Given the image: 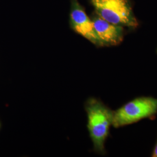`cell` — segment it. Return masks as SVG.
I'll list each match as a JSON object with an SVG mask.
<instances>
[{"mask_svg": "<svg viewBox=\"0 0 157 157\" xmlns=\"http://www.w3.org/2000/svg\"><path fill=\"white\" fill-rule=\"evenodd\" d=\"M88 117V129L95 151L104 152V144L112 124L113 112L94 98L89 100L86 105Z\"/></svg>", "mask_w": 157, "mask_h": 157, "instance_id": "obj_1", "label": "cell"}, {"mask_svg": "<svg viewBox=\"0 0 157 157\" xmlns=\"http://www.w3.org/2000/svg\"><path fill=\"white\" fill-rule=\"evenodd\" d=\"M92 20L102 46L117 45L122 42L124 38L123 26L108 22L97 15Z\"/></svg>", "mask_w": 157, "mask_h": 157, "instance_id": "obj_5", "label": "cell"}, {"mask_svg": "<svg viewBox=\"0 0 157 157\" xmlns=\"http://www.w3.org/2000/svg\"><path fill=\"white\" fill-rule=\"evenodd\" d=\"M152 156L153 157H157V143L156 146L155 147V148H154V152L152 153Z\"/></svg>", "mask_w": 157, "mask_h": 157, "instance_id": "obj_6", "label": "cell"}, {"mask_svg": "<svg viewBox=\"0 0 157 157\" xmlns=\"http://www.w3.org/2000/svg\"><path fill=\"white\" fill-rule=\"evenodd\" d=\"M157 112V99L141 97L130 101L113 112L112 125L119 128L150 117Z\"/></svg>", "mask_w": 157, "mask_h": 157, "instance_id": "obj_3", "label": "cell"}, {"mask_svg": "<svg viewBox=\"0 0 157 157\" xmlns=\"http://www.w3.org/2000/svg\"><path fill=\"white\" fill-rule=\"evenodd\" d=\"M98 17L112 24L136 28L138 22L128 0H91Z\"/></svg>", "mask_w": 157, "mask_h": 157, "instance_id": "obj_2", "label": "cell"}, {"mask_svg": "<svg viewBox=\"0 0 157 157\" xmlns=\"http://www.w3.org/2000/svg\"><path fill=\"white\" fill-rule=\"evenodd\" d=\"M70 24L73 30L97 46H102L95 32L93 20L78 0H72Z\"/></svg>", "mask_w": 157, "mask_h": 157, "instance_id": "obj_4", "label": "cell"}, {"mask_svg": "<svg viewBox=\"0 0 157 157\" xmlns=\"http://www.w3.org/2000/svg\"><path fill=\"white\" fill-rule=\"evenodd\" d=\"M0 128H1V124H0Z\"/></svg>", "mask_w": 157, "mask_h": 157, "instance_id": "obj_7", "label": "cell"}]
</instances>
